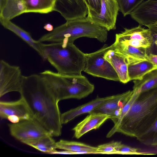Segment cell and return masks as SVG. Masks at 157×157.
Returning a JSON list of instances; mask_svg holds the SVG:
<instances>
[{"label":"cell","mask_w":157,"mask_h":157,"mask_svg":"<svg viewBox=\"0 0 157 157\" xmlns=\"http://www.w3.org/2000/svg\"><path fill=\"white\" fill-rule=\"evenodd\" d=\"M7 0H0V10L1 11L5 6Z\"/></svg>","instance_id":"cell-35"},{"label":"cell","mask_w":157,"mask_h":157,"mask_svg":"<svg viewBox=\"0 0 157 157\" xmlns=\"http://www.w3.org/2000/svg\"><path fill=\"white\" fill-rule=\"evenodd\" d=\"M136 139L145 145L157 147V118L150 128Z\"/></svg>","instance_id":"cell-26"},{"label":"cell","mask_w":157,"mask_h":157,"mask_svg":"<svg viewBox=\"0 0 157 157\" xmlns=\"http://www.w3.org/2000/svg\"><path fill=\"white\" fill-rule=\"evenodd\" d=\"M54 11L68 21L86 17L88 9L84 0H56Z\"/></svg>","instance_id":"cell-11"},{"label":"cell","mask_w":157,"mask_h":157,"mask_svg":"<svg viewBox=\"0 0 157 157\" xmlns=\"http://www.w3.org/2000/svg\"><path fill=\"white\" fill-rule=\"evenodd\" d=\"M26 13H47L54 11L56 0H23Z\"/></svg>","instance_id":"cell-22"},{"label":"cell","mask_w":157,"mask_h":157,"mask_svg":"<svg viewBox=\"0 0 157 157\" xmlns=\"http://www.w3.org/2000/svg\"><path fill=\"white\" fill-rule=\"evenodd\" d=\"M101 6L99 13L88 9L87 17L98 25L108 31L116 28V22L118 11V4L116 0H101Z\"/></svg>","instance_id":"cell-9"},{"label":"cell","mask_w":157,"mask_h":157,"mask_svg":"<svg viewBox=\"0 0 157 157\" xmlns=\"http://www.w3.org/2000/svg\"><path fill=\"white\" fill-rule=\"evenodd\" d=\"M56 149L63 150L74 153L81 151H90L96 154H101L98 147H93L79 142L61 140L56 143Z\"/></svg>","instance_id":"cell-23"},{"label":"cell","mask_w":157,"mask_h":157,"mask_svg":"<svg viewBox=\"0 0 157 157\" xmlns=\"http://www.w3.org/2000/svg\"><path fill=\"white\" fill-rule=\"evenodd\" d=\"M115 95L103 98L97 97L88 102L63 113L61 115L62 124H67L82 114L90 113L105 102L113 98Z\"/></svg>","instance_id":"cell-15"},{"label":"cell","mask_w":157,"mask_h":157,"mask_svg":"<svg viewBox=\"0 0 157 157\" xmlns=\"http://www.w3.org/2000/svg\"><path fill=\"white\" fill-rule=\"evenodd\" d=\"M157 118V87L140 93L122 118L116 132L137 138Z\"/></svg>","instance_id":"cell-2"},{"label":"cell","mask_w":157,"mask_h":157,"mask_svg":"<svg viewBox=\"0 0 157 157\" xmlns=\"http://www.w3.org/2000/svg\"><path fill=\"white\" fill-rule=\"evenodd\" d=\"M119 6V11L124 17L130 14L144 0H116Z\"/></svg>","instance_id":"cell-27"},{"label":"cell","mask_w":157,"mask_h":157,"mask_svg":"<svg viewBox=\"0 0 157 157\" xmlns=\"http://www.w3.org/2000/svg\"><path fill=\"white\" fill-rule=\"evenodd\" d=\"M20 93L28 104L34 118L52 136H60L62 124L59 101L47 80L40 74L23 75Z\"/></svg>","instance_id":"cell-1"},{"label":"cell","mask_w":157,"mask_h":157,"mask_svg":"<svg viewBox=\"0 0 157 157\" xmlns=\"http://www.w3.org/2000/svg\"><path fill=\"white\" fill-rule=\"evenodd\" d=\"M26 7L23 0H7L2 10L0 17L10 20L26 13Z\"/></svg>","instance_id":"cell-21"},{"label":"cell","mask_w":157,"mask_h":157,"mask_svg":"<svg viewBox=\"0 0 157 157\" xmlns=\"http://www.w3.org/2000/svg\"><path fill=\"white\" fill-rule=\"evenodd\" d=\"M147 27L151 31L152 37L151 47L147 49V54L150 53L157 55V28L153 25Z\"/></svg>","instance_id":"cell-30"},{"label":"cell","mask_w":157,"mask_h":157,"mask_svg":"<svg viewBox=\"0 0 157 157\" xmlns=\"http://www.w3.org/2000/svg\"><path fill=\"white\" fill-rule=\"evenodd\" d=\"M157 67L148 60L128 63V74L129 81L140 80L146 74Z\"/></svg>","instance_id":"cell-20"},{"label":"cell","mask_w":157,"mask_h":157,"mask_svg":"<svg viewBox=\"0 0 157 157\" xmlns=\"http://www.w3.org/2000/svg\"><path fill=\"white\" fill-rule=\"evenodd\" d=\"M23 75L20 67L10 64L3 60L0 62V97L10 92L20 93Z\"/></svg>","instance_id":"cell-8"},{"label":"cell","mask_w":157,"mask_h":157,"mask_svg":"<svg viewBox=\"0 0 157 157\" xmlns=\"http://www.w3.org/2000/svg\"><path fill=\"white\" fill-rule=\"evenodd\" d=\"M108 31L94 22L87 17L67 21L52 31L41 36L38 40L41 42H61L66 40L74 43L82 37L95 38L101 42L107 40Z\"/></svg>","instance_id":"cell-4"},{"label":"cell","mask_w":157,"mask_h":157,"mask_svg":"<svg viewBox=\"0 0 157 157\" xmlns=\"http://www.w3.org/2000/svg\"><path fill=\"white\" fill-rule=\"evenodd\" d=\"M130 15L141 26L147 27L157 23V0H147L143 2Z\"/></svg>","instance_id":"cell-14"},{"label":"cell","mask_w":157,"mask_h":157,"mask_svg":"<svg viewBox=\"0 0 157 157\" xmlns=\"http://www.w3.org/2000/svg\"><path fill=\"white\" fill-rule=\"evenodd\" d=\"M140 149L121 144L117 149V154L122 155H153L154 154L140 152Z\"/></svg>","instance_id":"cell-29"},{"label":"cell","mask_w":157,"mask_h":157,"mask_svg":"<svg viewBox=\"0 0 157 157\" xmlns=\"http://www.w3.org/2000/svg\"><path fill=\"white\" fill-rule=\"evenodd\" d=\"M83 120L78 123L72 129L74 136L78 139L89 132L98 128L110 116L101 113H89Z\"/></svg>","instance_id":"cell-17"},{"label":"cell","mask_w":157,"mask_h":157,"mask_svg":"<svg viewBox=\"0 0 157 157\" xmlns=\"http://www.w3.org/2000/svg\"><path fill=\"white\" fill-rule=\"evenodd\" d=\"M7 119L12 123H16L20 121V118L16 115H10L9 116Z\"/></svg>","instance_id":"cell-33"},{"label":"cell","mask_w":157,"mask_h":157,"mask_svg":"<svg viewBox=\"0 0 157 157\" xmlns=\"http://www.w3.org/2000/svg\"><path fill=\"white\" fill-rule=\"evenodd\" d=\"M113 47V44L110 46L105 44L95 52L85 54L83 71L94 76L119 81L115 70L104 57L106 52Z\"/></svg>","instance_id":"cell-6"},{"label":"cell","mask_w":157,"mask_h":157,"mask_svg":"<svg viewBox=\"0 0 157 157\" xmlns=\"http://www.w3.org/2000/svg\"><path fill=\"white\" fill-rule=\"evenodd\" d=\"M51 135L25 142L29 145L42 152L51 154L56 150V143Z\"/></svg>","instance_id":"cell-24"},{"label":"cell","mask_w":157,"mask_h":157,"mask_svg":"<svg viewBox=\"0 0 157 157\" xmlns=\"http://www.w3.org/2000/svg\"><path fill=\"white\" fill-rule=\"evenodd\" d=\"M8 126L11 135L23 143L45 136H52L34 118L9 124Z\"/></svg>","instance_id":"cell-7"},{"label":"cell","mask_w":157,"mask_h":157,"mask_svg":"<svg viewBox=\"0 0 157 157\" xmlns=\"http://www.w3.org/2000/svg\"><path fill=\"white\" fill-rule=\"evenodd\" d=\"M44 60H47L57 72L69 75H81L83 71L85 53L73 43L64 40L49 44L41 43Z\"/></svg>","instance_id":"cell-3"},{"label":"cell","mask_w":157,"mask_h":157,"mask_svg":"<svg viewBox=\"0 0 157 157\" xmlns=\"http://www.w3.org/2000/svg\"><path fill=\"white\" fill-rule=\"evenodd\" d=\"M115 40L134 47L149 48L151 44L152 37L151 31L139 25L130 29L125 28L124 31L116 34Z\"/></svg>","instance_id":"cell-10"},{"label":"cell","mask_w":157,"mask_h":157,"mask_svg":"<svg viewBox=\"0 0 157 157\" xmlns=\"http://www.w3.org/2000/svg\"><path fill=\"white\" fill-rule=\"evenodd\" d=\"M47 81L58 100L80 99L93 93L94 85L85 76L69 75L45 70L39 73Z\"/></svg>","instance_id":"cell-5"},{"label":"cell","mask_w":157,"mask_h":157,"mask_svg":"<svg viewBox=\"0 0 157 157\" xmlns=\"http://www.w3.org/2000/svg\"><path fill=\"white\" fill-rule=\"evenodd\" d=\"M133 89H138L140 93L157 87V69L149 72L140 80L133 81Z\"/></svg>","instance_id":"cell-25"},{"label":"cell","mask_w":157,"mask_h":157,"mask_svg":"<svg viewBox=\"0 0 157 157\" xmlns=\"http://www.w3.org/2000/svg\"><path fill=\"white\" fill-rule=\"evenodd\" d=\"M133 90L117 94L111 100L105 102L90 113H101L110 116L114 122H117L121 110L132 97Z\"/></svg>","instance_id":"cell-13"},{"label":"cell","mask_w":157,"mask_h":157,"mask_svg":"<svg viewBox=\"0 0 157 157\" xmlns=\"http://www.w3.org/2000/svg\"><path fill=\"white\" fill-rule=\"evenodd\" d=\"M152 25H153L155 26L157 28V23H155L154 24H152Z\"/></svg>","instance_id":"cell-36"},{"label":"cell","mask_w":157,"mask_h":157,"mask_svg":"<svg viewBox=\"0 0 157 157\" xmlns=\"http://www.w3.org/2000/svg\"><path fill=\"white\" fill-rule=\"evenodd\" d=\"M2 25L15 33L35 50L43 59V54L41 47V42L33 39L29 33L12 22L10 20L0 17Z\"/></svg>","instance_id":"cell-18"},{"label":"cell","mask_w":157,"mask_h":157,"mask_svg":"<svg viewBox=\"0 0 157 157\" xmlns=\"http://www.w3.org/2000/svg\"><path fill=\"white\" fill-rule=\"evenodd\" d=\"M44 29L49 31H52L54 29L53 26L50 24L48 23L46 24L44 26Z\"/></svg>","instance_id":"cell-34"},{"label":"cell","mask_w":157,"mask_h":157,"mask_svg":"<svg viewBox=\"0 0 157 157\" xmlns=\"http://www.w3.org/2000/svg\"><path fill=\"white\" fill-rule=\"evenodd\" d=\"M147 60L157 67V55L152 54H148Z\"/></svg>","instance_id":"cell-32"},{"label":"cell","mask_w":157,"mask_h":157,"mask_svg":"<svg viewBox=\"0 0 157 157\" xmlns=\"http://www.w3.org/2000/svg\"><path fill=\"white\" fill-rule=\"evenodd\" d=\"M113 48L122 53L128 63H133L147 60V49L136 48L115 40L113 44Z\"/></svg>","instance_id":"cell-19"},{"label":"cell","mask_w":157,"mask_h":157,"mask_svg":"<svg viewBox=\"0 0 157 157\" xmlns=\"http://www.w3.org/2000/svg\"><path fill=\"white\" fill-rule=\"evenodd\" d=\"M88 8L96 13H99L101 6V0H84Z\"/></svg>","instance_id":"cell-31"},{"label":"cell","mask_w":157,"mask_h":157,"mask_svg":"<svg viewBox=\"0 0 157 157\" xmlns=\"http://www.w3.org/2000/svg\"><path fill=\"white\" fill-rule=\"evenodd\" d=\"M104 57L115 70L120 82L125 84L130 81L128 74L127 60L122 53L114 49L113 46L106 52Z\"/></svg>","instance_id":"cell-16"},{"label":"cell","mask_w":157,"mask_h":157,"mask_svg":"<svg viewBox=\"0 0 157 157\" xmlns=\"http://www.w3.org/2000/svg\"><path fill=\"white\" fill-rule=\"evenodd\" d=\"M10 115H16L20 121L34 119L32 112L25 98L22 96L16 101H0V116L7 119Z\"/></svg>","instance_id":"cell-12"},{"label":"cell","mask_w":157,"mask_h":157,"mask_svg":"<svg viewBox=\"0 0 157 157\" xmlns=\"http://www.w3.org/2000/svg\"><path fill=\"white\" fill-rule=\"evenodd\" d=\"M121 144V142L113 141L99 145L97 147L101 154H117V149Z\"/></svg>","instance_id":"cell-28"}]
</instances>
